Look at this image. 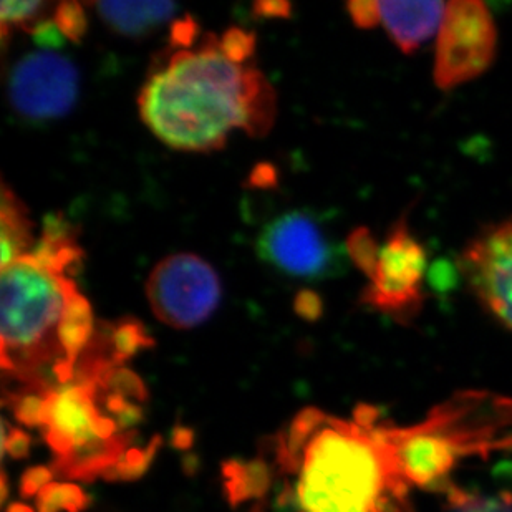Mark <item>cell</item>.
<instances>
[{"label":"cell","mask_w":512,"mask_h":512,"mask_svg":"<svg viewBox=\"0 0 512 512\" xmlns=\"http://www.w3.org/2000/svg\"><path fill=\"white\" fill-rule=\"evenodd\" d=\"M266 473L276 478V512H415L393 425L372 406L353 418L300 411L277 436Z\"/></svg>","instance_id":"cell-1"},{"label":"cell","mask_w":512,"mask_h":512,"mask_svg":"<svg viewBox=\"0 0 512 512\" xmlns=\"http://www.w3.org/2000/svg\"><path fill=\"white\" fill-rule=\"evenodd\" d=\"M138 105L151 133L183 151L219 150L236 128L266 135L277 113L267 78L232 62L211 34L198 50H173L161 60L141 88Z\"/></svg>","instance_id":"cell-2"},{"label":"cell","mask_w":512,"mask_h":512,"mask_svg":"<svg viewBox=\"0 0 512 512\" xmlns=\"http://www.w3.org/2000/svg\"><path fill=\"white\" fill-rule=\"evenodd\" d=\"M146 392L125 368L77 373L47 392L12 395L17 420L39 426L54 453V469L70 479L133 478L155 450L133 448Z\"/></svg>","instance_id":"cell-3"},{"label":"cell","mask_w":512,"mask_h":512,"mask_svg":"<svg viewBox=\"0 0 512 512\" xmlns=\"http://www.w3.org/2000/svg\"><path fill=\"white\" fill-rule=\"evenodd\" d=\"M77 284L30 252L0 272L2 370L17 393L47 392L72 382L58 325Z\"/></svg>","instance_id":"cell-4"},{"label":"cell","mask_w":512,"mask_h":512,"mask_svg":"<svg viewBox=\"0 0 512 512\" xmlns=\"http://www.w3.org/2000/svg\"><path fill=\"white\" fill-rule=\"evenodd\" d=\"M146 299L156 319L174 329H193L218 309L221 282L209 262L179 252L156 264L146 281Z\"/></svg>","instance_id":"cell-5"},{"label":"cell","mask_w":512,"mask_h":512,"mask_svg":"<svg viewBox=\"0 0 512 512\" xmlns=\"http://www.w3.org/2000/svg\"><path fill=\"white\" fill-rule=\"evenodd\" d=\"M498 32L488 5L479 0H453L436 39L433 77L441 90L471 82L493 63Z\"/></svg>","instance_id":"cell-6"},{"label":"cell","mask_w":512,"mask_h":512,"mask_svg":"<svg viewBox=\"0 0 512 512\" xmlns=\"http://www.w3.org/2000/svg\"><path fill=\"white\" fill-rule=\"evenodd\" d=\"M257 254L285 276L322 281L342 271L339 247L330 241L319 219L307 211H289L262 229Z\"/></svg>","instance_id":"cell-7"},{"label":"cell","mask_w":512,"mask_h":512,"mask_svg":"<svg viewBox=\"0 0 512 512\" xmlns=\"http://www.w3.org/2000/svg\"><path fill=\"white\" fill-rule=\"evenodd\" d=\"M425 271V247L401 219L378 249L377 262L368 276L370 285L363 292V304L397 320L411 319L425 299Z\"/></svg>","instance_id":"cell-8"},{"label":"cell","mask_w":512,"mask_h":512,"mask_svg":"<svg viewBox=\"0 0 512 512\" xmlns=\"http://www.w3.org/2000/svg\"><path fill=\"white\" fill-rule=\"evenodd\" d=\"M78 97V72L67 57L37 50L19 58L7 82L15 115L27 121H50L72 110Z\"/></svg>","instance_id":"cell-9"},{"label":"cell","mask_w":512,"mask_h":512,"mask_svg":"<svg viewBox=\"0 0 512 512\" xmlns=\"http://www.w3.org/2000/svg\"><path fill=\"white\" fill-rule=\"evenodd\" d=\"M459 266L481 304L512 330V218L469 242Z\"/></svg>","instance_id":"cell-10"},{"label":"cell","mask_w":512,"mask_h":512,"mask_svg":"<svg viewBox=\"0 0 512 512\" xmlns=\"http://www.w3.org/2000/svg\"><path fill=\"white\" fill-rule=\"evenodd\" d=\"M445 2H380V19L403 54H413L440 30Z\"/></svg>","instance_id":"cell-11"},{"label":"cell","mask_w":512,"mask_h":512,"mask_svg":"<svg viewBox=\"0 0 512 512\" xmlns=\"http://www.w3.org/2000/svg\"><path fill=\"white\" fill-rule=\"evenodd\" d=\"M90 5L108 29L130 39L151 34L178 10L171 2H95Z\"/></svg>","instance_id":"cell-12"},{"label":"cell","mask_w":512,"mask_h":512,"mask_svg":"<svg viewBox=\"0 0 512 512\" xmlns=\"http://www.w3.org/2000/svg\"><path fill=\"white\" fill-rule=\"evenodd\" d=\"M95 330L97 329H95L92 307L77 289L68 297L60 325H58V342L62 347L65 362L73 375L77 370L78 360L92 342Z\"/></svg>","instance_id":"cell-13"},{"label":"cell","mask_w":512,"mask_h":512,"mask_svg":"<svg viewBox=\"0 0 512 512\" xmlns=\"http://www.w3.org/2000/svg\"><path fill=\"white\" fill-rule=\"evenodd\" d=\"M32 221L20 199L15 196L7 184L2 186V208H0V242H2V261L0 266H9L10 262L30 254L34 244Z\"/></svg>","instance_id":"cell-14"},{"label":"cell","mask_w":512,"mask_h":512,"mask_svg":"<svg viewBox=\"0 0 512 512\" xmlns=\"http://www.w3.org/2000/svg\"><path fill=\"white\" fill-rule=\"evenodd\" d=\"M105 330H107V339L113 355L120 363L133 357L143 348L153 345V340L146 334L145 327L135 319H123L116 324H105Z\"/></svg>","instance_id":"cell-15"},{"label":"cell","mask_w":512,"mask_h":512,"mask_svg":"<svg viewBox=\"0 0 512 512\" xmlns=\"http://www.w3.org/2000/svg\"><path fill=\"white\" fill-rule=\"evenodd\" d=\"M446 491L448 499L443 512H512V496L509 494L486 496L451 486Z\"/></svg>","instance_id":"cell-16"},{"label":"cell","mask_w":512,"mask_h":512,"mask_svg":"<svg viewBox=\"0 0 512 512\" xmlns=\"http://www.w3.org/2000/svg\"><path fill=\"white\" fill-rule=\"evenodd\" d=\"M49 9H54V5L47 2H2V34H7L10 25L32 32L40 22L47 20L45 12Z\"/></svg>","instance_id":"cell-17"},{"label":"cell","mask_w":512,"mask_h":512,"mask_svg":"<svg viewBox=\"0 0 512 512\" xmlns=\"http://www.w3.org/2000/svg\"><path fill=\"white\" fill-rule=\"evenodd\" d=\"M87 499L80 489L68 484H47L39 493L40 512H77L85 506Z\"/></svg>","instance_id":"cell-18"},{"label":"cell","mask_w":512,"mask_h":512,"mask_svg":"<svg viewBox=\"0 0 512 512\" xmlns=\"http://www.w3.org/2000/svg\"><path fill=\"white\" fill-rule=\"evenodd\" d=\"M378 249L380 246L375 242L370 231L365 228L355 229L345 242L347 256L367 277L370 276V272L377 262Z\"/></svg>","instance_id":"cell-19"},{"label":"cell","mask_w":512,"mask_h":512,"mask_svg":"<svg viewBox=\"0 0 512 512\" xmlns=\"http://www.w3.org/2000/svg\"><path fill=\"white\" fill-rule=\"evenodd\" d=\"M54 20L63 37L73 42V44H78L87 32V15H85L82 5L78 2L58 4L55 7Z\"/></svg>","instance_id":"cell-20"},{"label":"cell","mask_w":512,"mask_h":512,"mask_svg":"<svg viewBox=\"0 0 512 512\" xmlns=\"http://www.w3.org/2000/svg\"><path fill=\"white\" fill-rule=\"evenodd\" d=\"M221 49L226 57L231 58L232 62L244 65L246 60L252 57L256 49V35L239 27H231L226 30V34L219 39Z\"/></svg>","instance_id":"cell-21"},{"label":"cell","mask_w":512,"mask_h":512,"mask_svg":"<svg viewBox=\"0 0 512 512\" xmlns=\"http://www.w3.org/2000/svg\"><path fill=\"white\" fill-rule=\"evenodd\" d=\"M347 10L353 24L360 29H373L378 24H382L380 2H350L347 4Z\"/></svg>","instance_id":"cell-22"},{"label":"cell","mask_w":512,"mask_h":512,"mask_svg":"<svg viewBox=\"0 0 512 512\" xmlns=\"http://www.w3.org/2000/svg\"><path fill=\"white\" fill-rule=\"evenodd\" d=\"M198 34V24L189 15H186L183 19L176 20L171 27V45H173V49H189Z\"/></svg>","instance_id":"cell-23"},{"label":"cell","mask_w":512,"mask_h":512,"mask_svg":"<svg viewBox=\"0 0 512 512\" xmlns=\"http://www.w3.org/2000/svg\"><path fill=\"white\" fill-rule=\"evenodd\" d=\"M294 309L305 320L319 319L322 315V299L312 290H302L294 300Z\"/></svg>","instance_id":"cell-24"},{"label":"cell","mask_w":512,"mask_h":512,"mask_svg":"<svg viewBox=\"0 0 512 512\" xmlns=\"http://www.w3.org/2000/svg\"><path fill=\"white\" fill-rule=\"evenodd\" d=\"M290 7L289 2H284V0H267V2H256V4L252 5V14L256 15V17H262V19H287L290 17Z\"/></svg>","instance_id":"cell-25"},{"label":"cell","mask_w":512,"mask_h":512,"mask_svg":"<svg viewBox=\"0 0 512 512\" xmlns=\"http://www.w3.org/2000/svg\"><path fill=\"white\" fill-rule=\"evenodd\" d=\"M27 445H29V436L22 433L20 430H12L10 435L9 430L4 426V451H10L12 456L19 458V456L27 453Z\"/></svg>","instance_id":"cell-26"},{"label":"cell","mask_w":512,"mask_h":512,"mask_svg":"<svg viewBox=\"0 0 512 512\" xmlns=\"http://www.w3.org/2000/svg\"><path fill=\"white\" fill-rule=\"evenodd\" d=\"M269 179L274 183V181H276V173H274V170H271V166L267 165L259 166L251 176V181L256 184V186H267Z\"/></svg>","instance_id":"cell-27"}]
</instances>
